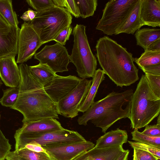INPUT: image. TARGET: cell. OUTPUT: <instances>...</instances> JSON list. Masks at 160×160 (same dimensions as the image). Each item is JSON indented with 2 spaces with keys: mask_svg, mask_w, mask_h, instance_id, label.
Listing matches in <instances>:
<instances>
[{
  "mask_svg": "<svg viewBox=\"0 0 160 160\" xmlns=\"http://www.w3.org/2000/svg\"><path fill=\"white\" fill-rule=\"evenodd\" d=\"M18 67L21 77L19 94L16 102L10 108L22 114V123L48 118L59 119L57 103L32 75L29 66L23 63Z\"/></svg>",
  "mask_w": 160,
  "mask_h": 160,
  "instance_id": "6da1fadb",
  "label": "cell"
},
{
  "mask_svg": "<svg viewBox=\"0 0 160 160\" xmlns=\"http://www.w3.org/2000/svg\"><path fill=\"white\" fill-rule=\"evenodd\" d=\"M127 131L118 128L112 130L101 136L96 141L94 147L107 148L118 145H122L128 141Z\"/></svg>",
  "mask_w": 160,
  "mask_h": 160,
  "instance_id": "ffe728a7",
  "label": "cell"
},
{
  "mask_svg": "<svg viewBox=\"0 0 160 160\" xmlns=\"http://www.w3.org/2000/svg\"><path fill=\"white\" fill-rule=\"evenodd\" d=\"M142 0H138L126 19L116 30L114 35L125 33L133 34L144 24L141 18Z\"/></svg>",
  "mask_w": 160,
  "mask_h": 160,
  "instance_id": "d6986e66",
  "label": "cell"
},
{
  "mask_svg": "<svg viewBox=\"0 0 160 160\" xmlns=\"http://www.w3.org/2000/svg\"><path fill=\"white\" fill-rule=\"evenodd\" d=\"M24 148L36 152L47 153L45 149L41 145L33 142L26 144Z\"/></svg>",
  "mask_w": 160,
  "mask_h": 160,
  "instance_id": "f35d334b",
  "label": "cell"
},
{
  "mask_svg": "<svg viewBox=\"0 0 160 160\" xmlns=\"http://www.w3.org/2000/svg\"><path fill=\"white\" fill-rule=\"evenodd\" d=\"M137 45L146 50L149 45L160 38L159 28H143L137 31L134 35Z\"/></svg>",
  "mask_w": 160,
  "mask_h": 160,
  "instance_id": "7402d4cb",
  "label": "cell"
},
{
  "mask_svg": "<svg viewBox=\"0 0 160 160\" xmlns=\"http://www.w3.org/2000/svg\"><path fill=\"white\" fill-rule=\"evenodd\" d=\"M80 78L75 76H62L56 75L43 86L45 92L55 103H58L78 85Z\"/></svg>",
  "mask_w": 160,
  "mask_h": 160,
  "instance_id": "7c38bea8",
  "label": "cell"
},
{
  "mask_svg": "<svg viewBox=\"0 0 160 160\" xmlns=\"http://www.w3.org/2000/svg\"><path fill=\"white\" fill-rule=\"evenodd\" d=\"M55 6L63 8L65 7V0H52Z\"/></svg>",
  "mask_w": 160,
  "mask_h": 160,
  "instance_id": "7bdbcfd3",
  "label": "cell"
},
{
  "mask_svg": "<svg viewBox=\"0 0 160 160\" xmlns=\"http://www.w3.org/2000/svg\"><path fill=\"white\" fill-rule=\"evenodd\" d=\"M2 82L1 80L0 79V88H1V87L2 86Z\"/></svg>",
  "mask_w": 160,
  "mask_h": 160,
  "instance_id": "7dc6e473",
  "label": "cell"
},
{
  "mask_svg": "<svg viewBox=\"0 0 160 160\" xmlns=\"http://www.w3.org/2000/svg\"><path fill=\"white\" fill-rule=\"evenodd\" d=\"M141 18L144 25L160 26V0H142Z\"/></svg>",
  "mask_w": 160,
  "mask_h": 160,
  "instance_id": "ac0fdd59",
  "label": "cell"
},
{
  "mask_svg": "<svg viewBox=\"0 0 160 160\" xmlns=\"http://www.w3.org/2000/svg\"><path fill=\"white\" fill-rule=\"evenodd\" d=\"M128 142L133 148H136L149 152L160 159V149L137 142L128 141Z\"/></svg>",
  "mask_w": 160,
  "mask_h": 160,
  "instance_id": "4dcf8cb0",
  "label": "cell"
},
{
  "mask_svg": "<svg viewBox=\"0 0 160 160\" xmlns=\"http://www.w3.org/2000/svg\"><path fill=\"white\" fill-rule=\"evenodd\" d=\"M85 25L77 24L73 28L72 34L73 44L70 62L76 68L78 76L81 78L92 77L97 66V60L92 53L86 33Z\"/></svg>",
  "mask_w": 160,
  "mask_h": 160,
  "instance_id": "8992f818",
  "label": "cell"
},
{
  "mask_svg": "<svg viewBox=\"0 0 160 160\" xmlns=\"http://www.w3.org/2000/svg\"><path fill=\"white\" fill-rule=\"evenodd\" d=\"M138 0H111L105 4L96 27L107 35L114 34L126 19Z\"/></svg>",
  "mask_w": 160,
  "mask_h": 160,
  "instance_id": "52a82bcc",
  "label": "cell"
},
{
  "mask_svg": "<svg viewBox=\"0 0 160 160\" xmlns=\"http://www.w3.org/2000/svg\"><path fill=\"white\" fill-rule=\"evenodd\" d=\"M142 133L153 137H160V124L147 125L145 127Z\"/></svg>",
  "mask_w": 160,
  "mask_h": 160,
  "instance_id": "d590c367",
  "label": "cell"
},
{
  "mask_svg": "<svg viewBox=\"0 0 160 160\" xmlns=\"http://www.w3.org/2000/svg\"><path fill=\"white\" fill-rule=\"evenodd\" d=\"M20 28L11 26L0 28V58L17 54L18 40Z\"/></svg>",
  "mask_w": 160,
  "mask_h": 160,
  "instance_id": "2e32d148",
  "label": "cell"
},
{
  "mask_svg": "<svg viewBox=\"0 0 160 160\" xmlns=\"http://www.w3.org/2000/svg\"><path fill=\"white\" fill-rule=\"evenodd\" d=\"M68 12L76 18L80 17L79 12L74 0H65V7Z\"/></svg>",
  "mask_w": 160,
  "mask_h": 160,
  "instance_id": "8d00e7d4",
  "label": "cell"
},
{
  "mask_svg": "<svg viewBox=\"0 0 160 160\" xmlns=\"http://www.w3.org/2000/svg\"><path fill=\"white\" fill-rule=\"evenodd\" d=\"M26 1L37 12L55 6L52 0H27Z\"/></svg>",
  "mask_w": 160,
  "mask_h": 160,
  "instance_id": "1f68e13d",
  "label": "cell"
},
{
  "mask_svg": "<svg viewBox=\"0 0 160 160\" xmlns=\"http://www.w3.org/2000/svg\"><path fill=\"white\" fill-rule=\"evenodd\" d=\"M11 149V145L0 129V160H5Z\"/></svg>",
  "mask_w": 160,
  "mask_h": 160,
  "instance_id": "d6a6232c",
  "label": "cell"
},
{
  "mask_svg": "<svg viewBox=\"0 0 160 160\" xmlns=\"http://www.w3.org/2000/svg\"><path fill=\"white\" fill-rule=\"evenodd\" d=\"M0 15L9 25L19 28V22L12 0H0Z\"/></svg>",
  "mask_w": 160,
  "mask_h": 160,
  "instance_id": "cb8c5ba5",
  "label": "cell"
},
{
  "mask_svg": "<svg viewBox=\"0 0 160 160\" xmlns=\"http://www.w3.org/2000/svg\"><path fill=\"white\" fill-rule=\"evenodd\" d=\"M14 152L24 160H54L47 153L36 152L25 148Z\"/></svg>",
  "mask_w": 160,
  "mask_h": 160,
  "instance_id": "83f0119b",
  "label": "cell"
},
{
  "mask_svg": "<svg viewBox=\"0 0 160 160\" xmlns=\"http://www.w3.org/2000/svg\"><path fill=\"white\" fill-rule=\"evenodd\" d=\"M160 112V98L150 88L145 75H142L132 95L130 116L131 128L138 129L148 125Z\"/></svg>",
  "mask_w": 160,
  "mask_h": 160,
  "instance_id": "277c9868",
  "label": "cell"
},
{
  "mask_svg": "<svg viewBox=\"0 0 160 160\" xmlns=\"http://www.w3.org/2000/svg\"><path fill=\"white\" fill-rule=\"evenodd\" d=\"M146 50L151 51L160 50V38L151 44Z\"/></svg>",
  "mask_w": 160,
  "mask_h": 160,
  "instance_id": "60d3db41",
  "label": "cell"
},
{
  "mask_svg": "<svg viewBox=\"0 0 160 160\" xmlns=\"http://www.w3.org/2000/svg\"><path fill=\"white\" fill-rule=\"evenodd\" d=\"M131 134L132 140L160 149V137L149 136L142 133L136 129H134Z\"/></svg>",
  "mask_w": 160,
  "mask_h": 160,
  "instance_id": "4316f807",
  "label": "cell"
},
{
  "mask_svg": "<svg viewBox=\"0 0 160 160\" xmlns=\"http://www.w3.org/2000/svg\"><path fill=\"white\" fill-rule=\"evenodd\" d=\"M105 73L103 70L99 68L96 70L92 77V83L88 94L81 105L79 112H84L92 105L101 83L105 79Z\"/></svg>",
  "mask_w": 160,
  "mask_h": 160,
  "instance_id": "44dd1931",
  "label": "cell"
},
{
  "mask_svg": "<svg viewBox=\"0 0 160 160\" xmlns=\"http://www.w3.org/2000/svg\"><path fill=\"white\" fill-rule=\"evenodd\" d=\"M6 159V160H24L18 156L14 151H10L8 154Z\"/></svg>",
  "mask_w": 160,
  "mask_h": 160,
  "instance_id": "b9f144b4",
  "label": "cell"
},
{
  "mask_svg": "<svg viewBox=\"0 0 160 160\" xmlns=\"http://www.w3.org/2000/svg\"><path fill=\"white\" fill-rule=\"evenodd\" d=\"M80 17L85 18L92 16L98 5L97 0H74Z\"/></svg>",
  "mask_w": 160,
  "mask_h": 160,
  "instance_id": "484cf974",
  "label": "cell"
},
{
  "mask_svg": "<svg viewBox=\"0 0 160 160\" xmlns=\"http://www.w3.org/2000/svg\"><path fill=\"white\" fill-rule=\"evenodd\" d=\"M15 57L9 56L0 58V78L6 86L18 88L20 73Z\"/></svg>",
  "mask_w": 160,
  "mask_h": 160,
  "instance_id": "9a60e30c",
  "label": "cell"
},
{
  "mask_svg": "<svg viewBox=\"0 0 160 160\" xmlns=\"http://www.w3.org/2000/svg\"><path fill=\"white\" fill-rule=\"evenodd\" d=\"M133 90L120 92L113 91L105 97L94 102L77 121L80 125L87 124L89 120L104 133L118 120L130 116L131 100Z\"/></svg>",
  "mask_w": 160,
  "mask_h": 160,
  "instance_id": "3957f363",
  "label": "cell"
},
{
  "mask_svg": "<svg viewBox=\"0 0 160 160\" xmlns=\"http://www.w3.org/2000/svg\"><path fill=\"white\" fill-rule=\"evenodd\" d=\"M72 16L65 8L55 6L37 12L28 22L38 35L42 44L53 40L66 27L71 25Z\"/></svg>",
  "mask_w": 160,
  "mask_h": 160,
  "instance_id": "5b68a950",
  "label": "cell"
},
{
  "mask_svg": "<svg viewBox=\"0 0 160 160\" xmlns=\"http://www.w3.org/2000/svg\"><path fill=\"white\" fill-rule=\"evenodd\" d=\"M72 31V27L68 26L62 31L53 40L56 42L64 45L69 39Z\"/></svg>",
  "mask_w": 160,
  "mask_h": 160,
  "instance_id": "e575fe53",
  "label": "cell"
},
{
  "mask_svg": "<svg viewBox=\"0 0 160 160\" xmlns=\"http://www.w3.org/2000/svg\"><path fill=\"white\" fill-rule=\"evenodd\" d=\"M133 149V160H160L149 152L138 148Z\"/></svg>",
  "mask_w": 160,
  "mask_h": 160,
  "instance_id": "836d02e7",
  "label": "cell"
},
{
  "mask_svg": "<svg viewBox=\"0 0 160 160\" xmlns=\"http://www.w3.org/2000/svg\"><path fill=\"white\" fill-rule=\"evenodd\" d=\"M129 152V150H125V152L119 157L117 160H128V157Z\"/></svg>",
  "mask_w": 160,
  "mask_h": 160,
  "instance_id": "ee69618b",
  "label": "cell"
},
{
  "mask_svg": "<svg viewBox=\"0 0 160 160\" xmlns=\"http://www.w3.org/2000/svg\"><path fill=\"white\" fill-rule=\"evenodd\" d=\"M92 83V80L80 78L76 87L57 103L58 114L72 118L77 116Z\"/></svg>",
  "mask_w": 160,
  "mask_h": 160,
  "instance_id": "9c48e42d",
  "label": "cell"
},
{
  "mask_svg": "<svg viewBox=\"0 0 160 160\" xmlns=\"http://www.w3.org/2000/svg\"><path fill=\"white\" fill-rule=\"evenodd\" d=\"M22 126L16 132L31 136H39L63 128L56 118H48L23 123Z\"/></svg>",
  "mask_w": 160,
  "mask_h": 160,
  "instance_id": "5bb4252c",
  "label": "cell"
},
{
  "mask_svg": "<svg viewBox=\"0 0 160 160\" xmlns=\"http://www.w3.org/2000/svg\"><path fill=\"white\" fill-rule=\"evenodd\" d=\"M10 26L0 15V28L8 27Z\"/></svg>",
  "mask_w": 160,
  "mask_h": 160,
  "instance_id": "f6af8a7d",
  "label": "cell"
},
{
  "mask_svg": "<svg viewBox=\"0 0 160 160\" xmlns=\"http://www.w3.org/2000/svg\"><path fill=\"white\" fill-rule=\"evenodd\" d=\"M134 62L140 68L160 63V50H145L139 58H134Z\"/></svg>",
  "mask_w": 160,
  "mask_h": 160,
  "instance_id": "d4e9b609",
  "label": "cell"
},
{
  "mask_svg": "<svg viewBox=\"0 0 160 160\" xmlns=\"http://www.w3.org/2000/svg\"><path fill=\"white\" fill-rule=\"evenodd\" d=\"M37 12L28 8L20 17L24 22H29L35 18Z\"/></svg>",
  "mask_w": 160,
  "mask_h": 160,
  "instance_id": "ab89813d",
  "label": "cell"
},
{
  "mask_svg": "<svg viewBox=\"0 0 160 160\" xmlns=\"http://www.w3.org/2000/svg\"><path fill=\"white\" fill-rule=\"evenodd\" d=\"M125 151L122 145L107 148L94 147L80 154L72 160H117Z\"/></svg>",
  "mask_w": 160,
  "mask_h": 160,
  "instance_id": "e0dca14e",
  "label": "cell"
},
{
  "mask_svg": "<svg viewBox=\"0 0 160 160\" xmlns=\"http://www.w3.org/2000/svg\"></svg>",
  "mask_w": 160,
  "mask_h": 160,
  "instance_id": "c3c4849f",
  "label": "cell"
},
{
  "mask_svg": "<svg viewBox=\"0 0 160 160\" xmlns=\"http://www.w3.org/2000/svg\"><path fill=\"white\" fill-rule=\"evenodd\" d=\"M42 44L32 26L28 22H24L18 36L17 63H23L31 59Z\"/></svg>",
  "mask_w": 160,
  "mask_h": 160,
  "instance_id": "8fae6325",
  "label": "cell"
},
{
  "mask_svg": "<svg viewBox=\"0 0 160 160\" xmlns=\"http://www.w3.org/2000/svg\"><path fill=\"white\" fill-rule=\"evenodd\" d=\"M95 48L102 70L117 86H129L139 79L134 58L126 48L106 36L97 41Z\"/></svg>",
  "mask_w": 160,
  "mask_h": 160,
  "instance_id": "7a4b0ae2",
  "label": "cell"
},
{
  "mask_svg": "<svg viewBox=\"0 0 160 160\" xmlns=\"http://www.w3.org/2000/svg\"><path fill=\"white\" fill-rule=\"evenodd\" d=\"M14 137L15 140V151L24 148L26 144L32 142L42 147H50L87 141L77 132L64 128L39 136L15 133Z\"/></svg>",
  "mask_w": 160,
  "mask_h": 160,
  "instance_id": "ba28073f",
  "label": "cell"
},
{
  "mask_svg": "<svg viewBox=\"0 0 160 160\" xmlns=\"http://www.w3.org/2000/svg\"><path fill=\"white\" fill-rule=\"evenodd\" d=\"M157 123L160 124V114L158 116V119L157 120Z\"/></svg>",
  "mask_w": 160,
  "mask_h": 160,
  "instance_id": "bcb514c9",
  "label": "cell"
},
{
  "mask_svg": "<svg viewBox=\"0 0 160 160\" xmlns=\"http://www.w3.org/2000/svg\"><path fill=\"white\" fill-rule=\"evenodd\" d=\"M149 86L154 94L160 98V75L145 73Z\"/></svg>",
  "mask_w": 160,
  "mask_h": 160,
  "instance_id": "f546056e",
  "label": "cell"
},
{
  "mask_svg": "<svg viewBox=\"0 0 160 160\" xmlns=\"http://www.w3.org/2000/svg\"><path fill=\"white\" fill-rule=\"evenodd\" d=\"M29 68L32 76L43 87L51 81L57 75L45 64L39 63L29 66Z\"/></svg>",
  "mask_w": 160,
  "mask_h": 160,
  "instance_id": "603a6c76",
  "label": "cell"
},
{
  "mask_svg": "<svg viewBox=\"0 0 160 160\" xmlns=\"http://www.w3.org/2000/svg\"><path fill=\"white\" fill-rule=\"evenodd\" d=\"M145 73L160 75V63L140 68Z\"/></svg>",
  "mask_w": 160,
  "mask_h": 160,
  "instance_id": "74e56055",
  "label": "cell"
},
{
  "mask_svg": "<svg viewBox=\"0 0 160 160\" xmlns=\"http://www.w3.org/2000/svg\"><path fill=\"white\" fill-rule=\"evenodd\" d=\"M95 146L92 142H76L53 147H42L54 160H72L82 153Z\"/></svg>",
  "mask_w": 160,
  "mask_h": 160,
  "instance_id": "4fadbf2b",
  "label": "cell"
},
{
  "mask_svg": "<svg viewBox=\"0 0 160 160\" xmlns=\"http://www.w3.org/2000/svg\"><path fill=\"white\" fill-rule=\"evenodd\" d=\"M39 63L47 65L55 73L68 71L70 62L69 55L64 45L56 42L55 44L46 45L34 55Z\"/></svg>",
  "mask_w": 160,
  "mask_h": 160,
  "instance_id": "30bf717a",
  "label": "cell"
},
{
  "mask_svg": "<svg viewBox=\"0 0 160 160\" xmlns=\"http://www.w3.org/2000/svg\"><path fill=\"white\" fill-rule=\"evenodd\" d=\"M18 88L10 87L3 90V95L0 103L3 106L11 107L16 102L18 96Z\"/></svg>",
  "mask_w": 160,
  "mask_h": 160,
  "instance_id": "f1b7e54d",
  "label": "cell"
}]
</instances>
